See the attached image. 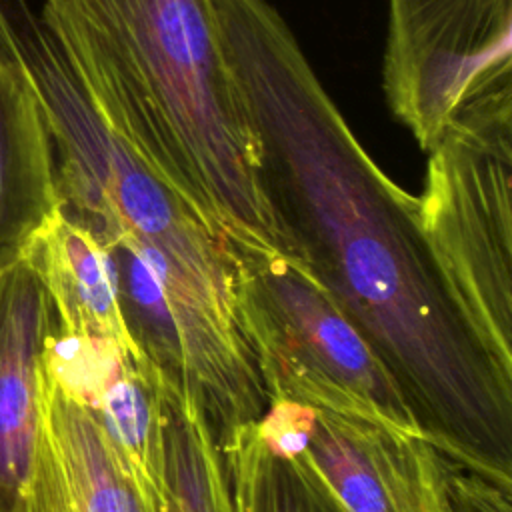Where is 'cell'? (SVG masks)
Returning <instances> with one entry per match:
<instances>
[{"mask_svg":"<svg viewBox=\"0 0 512 512\" xmlns=\"http://www.w3.org/2000/svg\"><path fill=\"white\" fill-rule=\"evenodd\" d=\"M60 208L50 134L22 72L0 52V260Z\"/></svg>","mask_w":512,"mask_h":512,"instance_id":"obj_10","label":"cell"},{"mask_svg":"<svg viewBox=\"0 0 512 512\" xmlns=\"http://www.w3.org/2000/svg\"><path fill=\"white\" fill-rule=\"evenodd\" d=\"M40 18L106 124L234 250L294 254L210 0H42Z\"/></svg>","mask_w":512,"mask_h":512,"instance_id":"obj_2","label":"cell"},{"mask_svg":"<svg viewBox=\"0 0 512 512\" xmlns=\"http://www.w3.org/2000/svg\"><path fill=\"white\" fill-rule=\"evenodd\" d=\"M24 252L52 302L58 332L108 338L134 358H144L124 324L110 256L88 228L58 208Z\"/></svg>","mask_w":512,"mask_h":512,"instance_id":"obj_9","label":"cell"},{"mask_svg":"<svg viewBox=\"0 0 512 512\" xmlns=\"http://www.w3.org/2000/svg\"><path fill=\"white\" fill-rule=\"evenodd\" d=\"M16 512H142L100 422L44 364L34 448Z\"/></svg>","mask_w":512,"mask_h":512,"instance_id":"obj_7","label":"cell"},{"mask_svg":"<svg viewBox=\"0 0 512 512\" xmlns=\"http://www.w3.org/2000/svg\"><path fill=\"white\" fill-rule=\"evenodd\" d=\"M418 212L434 258L512 372V96L470 106L428 150Z\"/></svg>","mask_w":512,"mask_h":512,"instance_id":"obj_4","label":"cell"},{"mask_svg":"<svg viewBox=\"0 0 512 512\" xmlns=\"http://www.w3.org/2000/svg\"><path fill=\"white\" fill-rule=\"evenodd\" d=\"M164 496L158 512H234L218 444L200 406L162 380Z\"/></svg>","mask_w":512,"mask_h":512,"instance_id":"obj_13","label":"cell"},{"mask_svg":"<svg viewBox=\"0 0 512 512\" xmlns=\"http://www.w3.org/2000/svg\"><path fill=\"white\" fill-rule=\"evenodd\" d=\"M512 480L480 474L444 454L442 512H512Z\"/></svg>","mask_w":512,"mask_h":512,"instance_id":"obj_14","label":"cell"},{"mask_svg":"<svg viewBox=\"0 0 512 512\" xmlns=\"http://www.w3.org/2000/svg\"><path fill=\"white\" fill-rule=\"evenodd\" d=\"M298 456L346 512H442L444 452L424 434L308 406Z\"/></svg>","mask_w":512,"mask_h":512,"instance_id":"obj_6","label":"cell"},{"mask_svg":"<svg viewBox=\"0 0 512 512\" xmlns=\"http://www.w3.org/2000/svg\"><path fill=\"white\" fill-rule=\"evenodd\" d=\"M218 450L234 512H346L308 460L270 450L256 422Z\"/></svg>","mask_w":512,"mask_h":512,"instance_id":"obj_12","label":"cell"},{"mask_svg":"<svg viewBox=\"0 0 512 512\" xmlns=\"http://www.w3.org/2000/svg\"><path fill=\"white\" fill-rule=\"evenodd\" d=\"M234 268L240 332L268 402L422 434L390 372L298 256L234 250Z\"/></svg>","mask_w":512,"mask_h":512,"instance_id":"obj_3","label":"cell"},{"mask_svg":"<svg viewBox=\"0 0 512 512\" xmlns=\"http://www.w3.org/2000/svg\"><path fill=\"white\" fill-rule=\"evenodd\" d=\"M56 330L52 302L26 252L0 260V512H16L38 418V374Z\"/></svg>","mask_w":512,"mask_h":512,"instance_id":"obj_8","label":"cell"},{"mask_svg":"<svg viewBox=\"0 0 512 512\" xmlns=\"http://www.w3.org/2000/svg\"><path fill=\"white\" fill-rule=\"evenodd\" d=\"M86 408L114 448L142 512H158L164 496V402L158 370L146 358L128 356Z\"/></svg>","mask_w":512,"mask_h":512,"instance_id":"obj_11","label":"cell"},{"mask_svg":"<svg viewBox=\"0 0 512 512\" xmlns=\"http://www.w3.org/2000/svg\"><path fill=\"white\" fill-rule=\"evenodd\" d=\"M270 208L448 458L512 480V372L424 236L418 198L360 146L268 0H210Z\"/></svg>","mask_w":512,"mask_h":512,"instance_id":"obj_1","label":"cell"},{"mask_svg":"<svg viewBox=\"0 0 512 512\" xmlns=\"http://www.w3.org/2000/svg\"><path fill=\"white\" fill-rule=\"evenodd\" d=\"M384 94L430 150L474 104L512 96V0H388Z\"/></svg>","mask_w":512,"mask_h":512,"instance_id":"obj_5","label":"cell"}]
</instances>
